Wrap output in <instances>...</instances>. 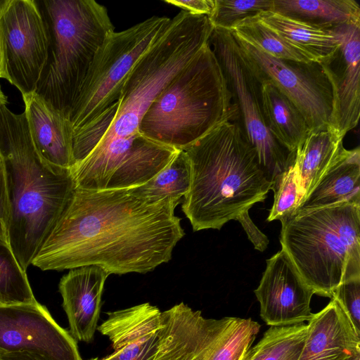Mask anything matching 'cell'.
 Listing matches in <instances>:
<instances>
[{
  "mask_svg": "<svg viewBox=\"0 0 360 360\" xmlns=\"http://www.w3.org/2000/svg\"><path fill=\"white\" fill-rule=\"evenodd\" d=\"M181 202L133 188L75 187L32 264L44 271L97 266L110 274L151 271L171 259L185 235L174 214Z\"/></svg>",
  "mask_w": 360,
  "mask_h": 360,
  "instance_id": "cell-1",
  "label": "cell"
},
{
  "mask_svg": "<svg viewBox=\"0 0 360 360\" xmlns=\"http://www.w3.org/2000/svg\"><path fill=\"white\" fill-rule=\"evenodd\" d=\"M0 155L8 201L7 240L26 271L65 208L75 184L70 169L54 166L37 151L25 112L0 106Z\"/></svg>",
  "mask_w": 360,
  "mask_h": 360,
  "instance_id": "cell-2",
  "label": "cell"
},
{
  "mask_svg": "<svg viewBox=\"0 0 360 360\" xmlns=\"http://www.w3.org/2000/svg\"><path fill=\"white\" fill-rule=\"evenodd\" d=\"M184 151L191 181L181 210L194 231L220 229L263 202L272 188L236 120L217 126Z\"/></svg>",
  "mask_w": 360,
  "mask_h": 360,
  "instance_id": "cell-3",
  "label": "cell"
},
{
  "mask_svg": "<svg viewBox=\"0 0 360 360\" xmlns=\"http://www.w3.org/2000/svg\"><path fill=\"white\" fill-rule=\"evenodd\" d=\"M239 112L209 42L163 89L144 114L139 133L184 150Z\"/></svg>",
  "mask_w": 360,
  "mask_h": 360,
  "instance_id": "cell-4",
  "label": "cell"
},
{
  "mask_svg": "<svg viewBox=\"0 0 360 360\" xmlns=\"http://www.w3.org/2000/svg\"><path fill=\"white\" fill-rule=\"evenodd\" d=\"M34 1L49 40L35 93L69 120L94 57L114 26L107 8L94 0Z\"/></svg>",
  "mask_w": 360,
  "mask_h": 360,
  "instance_id": "cell-5",
  "label": "cell"
},
{
  "mask_svg": "<svg viewBox=\"0 0 360 360\" xmlns=\"http://www.w3.org/2000/svg\"><path fill=\"white\" fill-rule=\"evenodd\" d=\"M281 224V249L315 294L331 298L340 284L360 278V205L302 211Z\"/></svg>",
  "mask_w": 360,
  "mask_h": 360,
  "instance_id": "cell-6",
  "label": "cell"
},
{
  "mask_svg": "<svg viewBox=\"0 0 360 360\" xmlns=\"http://www.w3.org/2000/svg\"><path fill=\"white\" fill-rule=\"evenodd\" d=\"M212 30L207 15L181 11L171 18L130 71L118 101L97 117L101 139L96 146L139 133L140 122L150 105L209 42Z\"/></svg>",
  "mask_w": 360,
  "mask_h": 360,
  "instance_id": "cell-7",
  "label": "cell"
},
{
  "mask_svg": "<svg viewBox=\"0 0 360 360\" xmlns=\"http://www.w3.org/2000/svg\"><path fill=\"white\" fill-rule=\"evenodd\" d=\"M168 17L152 16L114 32L98 50L70 116L73 133L96 119L119 99L124 82L137 61L165 30Z\"/></svg>",
  "mask_w": 360,
  "mask_h": 360,
  "instance_id": "cell-8",
  "label": "cell"
},
{
  "mask_svg": "<svg viewBox=\"0 0 360 360\" xmlns=\"http://www.w3.org/2000/svg\"><path fill=\"white\" fill-rule=\"evenodd\" d=\"M209 44L238 107L244 134L273 185L293 163L296 152L290 153L269 132L263 115L261 82L246 61L233 34L213 27Z\"/></svg>",
  "mask_w": 360,
  "mask_h": 360,
  "instance_id": "cell-9",
  "label": "cell"
},
{
  "mask_svg": "<svg viewBox=\"0 0 360 360\" xmlns=\"http://www.w3.org/2000/svg\"><path fill=\"white\" fill-rule=\"evenodd\" d=\"M178 151L138 133L128 138H115L96 146L70 171L75 187L79 188H130L148 181Z\"/></svg>",
  "mask_w": 360,
  "mask_h": 360,
  "instance_id": "cell-10",
  "label": "cell"
},
{
  "mask_svg": "<svg viewBox=\"0 0 360 360\" xmlns=\"http://www.w3.org/2000/svg\"><path fill=\"white\" fill-rule=\"evenodd\" d=\"M233 36L259 81L271 82L289 98L304 117L310 131L330 126L332 89L320 64L278 59Z\"/></svg>",
  "mask_w": 360,
  "mask_h": 360,
  "instance_id": "cell-11",
  "label": "cell"
},
{
  "mask_svg": "<svg viewBox=\"0 0 360 360\" xmlns=\"http://www.w3.org/2000/svg\"><path fill=\"white\" fill-rule=\"evenodd\" d=\"M0 41L6 79L22 97L36 91L49 40L34 0H8L0 13Z\"/></svg>",
  "mask_w": 360,
  "mask_h": 360,
  "instance_id": "cell-12",
  "label": "cell"
},
{
  "mask_svg": "<svg viewBox=\"0 0 360 360\" xmlns=\"http://www.w3.org/2000/svg\"><path fill=\"white\" fill-rule=\"evenodd\" d=\"M0 350L28 352L49 360H83L77 340L38 302L0 304Z\"/></svg>",
  "mask_w": 360,
  "mask_h": 360,
  "instance_id": "cell-13",
  "label": "cell"
},
{
  "mask_svg": "<svg viewBox=\"0 0 360 360\" xmlns=\"http://www.w3.org/2000/svg\"><path fill=\"white\" fill-rule=\"evenodd\" d=\"M254 292L259 303L260 317L269 326L304 323L314 316L310 304L315 293L283 249L266 259Z\"/></svg>",
  "mask_w": 360,
  "mask_h": 360,
  "instance_id": "cell-14",
  "label": "cell"
},
{
  "mask_svg": "<svg viewBox=\"0 0 360 360\" xmlns=\"http://www.w3.org/2000/svg\"><path fill=\"white\" fill-rule=\"evenodd\" d=\"M330 30L337 37L339 47L321 65L332 89L330 124L345 137L357 126L360 116V21Z\"/></svg>",
  "mask_w": 360,
  "mask_h": 360,
  "instance_id": "cell-15",
  "label": "cell"
},
{
  "mask_svg": "<svg viewBox=\"0 0 360 360\" xmlns=\"http://www.w3.org/2000/svg\"><path fill=\"white\" fill-rule=\"evenodd\" d=\"M97 330L111 342L116 360H153L162 328V311L148 302L106 313Z\"/></svg>",
  "mask_w": 360,
  "mask_h": 360,
  "instance_id": "cell-16",
  "label": "cell"
},
{
  "mask_svg": "<svg viewBox=\"0 0 360 360\" xmlns=\"http://www.w3.org/2000/svg\"><path fill=\"white\" fill-rule=\"evenodd\" d=\"M223 322L206 319L184 302L162 311L160 339L153 360H201Z\"/></svg>",
  "mask_w": 360,
  "mask_h": 360,
  "instance_id": "cell-17",
  "label": "cell"
},
{
  "mask_svg": "<svg viewBox=\"0 0 360 360\" xmlns=\"http://www.w3.org/2000/svg\"><path fill=\"white\" fill-rule=\"evenodd\" d=\"M110 274L97 266L72 269L59 283L63 307L70 333L77 341L90 342L94 337L105 282Z\"/></svg>",
  "mask_w": 360,
  "mask_h": 360,
  "instance_id": "cell-18",
  "label": "cell"
},
{
  "mask_svg": "<svg viewBox=\"0 0 360 360\" xmlns=\"http://www.w3.org/2000/svg\"><path fill=\"white\" fill-rule=\"evenodd\" d=\"M360 354V333L335 298L307 323L297 360H348Z\"/></svg>",
  "mask_w": 360,
  "mask_h": 360,
  "instance_id": "cell-19",
  "label": "cell"
},
{
  "mask_svg": "<svg viewBox=\"0 0 360 360\" xmlns=\"http://www.w3.org/2000/svg\"><path fill=\"white\" fill-rule=\"evenodd\" d=\"M32 143L51 165L71 169L73 129L71 123L35 92L22 97Z\"/></svg>",
  "mask_w": 360,
  "mask_h": 360,
  "instance_id": "cell-20",
  "label": "cell"
},
{
  "mask_svg": "<svg viewBox=\"0 0 360 360\" xmlns=\"http://www.w3.org/2000/svg\"><path fill=\"white\" fill-rule=\"evenodd\" d=\"M341 203L360 205L359 147L352 150H342L298 206L295 214Z\"/></svg>",
  "mask_w": 360,
  "mask_h": 360,
  "instance_id": "cell-21",
  "label": "cell"
},
{
  "mask_svg": "<svg viewBox=\"0 0 360 360\" xmlns=\"http://www.w3.org/2000/svg\"><path fill=\"white\" fill-rule=\"evenodd\" d=\"M256 18L311 62L325 63L338 49L339 41L332 30L320 29L273 11L261 13Z\"/></svg>",
  "mask_w": 360,
  "mask_h": 360,
  "instance_id": "cell-22",
  "label": "cell"
},
{
  "mask_svg": "<svg viewBox=\"0 0 360 360\" xmlns=\"http://www.w3.org/2000/svg\"><path fill=\"white\" fill-rule=\"evenodd\" d=\"M343 139L344 136L335 129L326 126L311 130L297 149L295 161L299 176V205L345 148Z\"/></svg>",
  "mask_w": 360,
  "mask_h": 360,
  "instance_id": "cell-23",
  "label": "cell"
},
{
  "mask_svg": "<svg viewBox=\"0 0 360 360\" xmlns=\"http://www.w3.org/2000/svg\"><path fill=\"white\" fill-rule=\"evenodd\" d=\"M262 110L266 125L276 141L295 153L309 132V125L296 105L271 82L261 81Z\"/></svg>",
  "mask_w": 360,
  "mask_h": 360,
  "instance_id": "cell-24",
  "label": "cell"
},
{
  "mask_svg": "<svg viewBox=\"0 0 360 360\" xmlns=\"http://www.w3.org/2000/svg\"><path fill=\"white\" fill-rule=\"evenodd\" d=\"M273 11L326 30L360 21L354 0H274Z\"/></svg>",
  "mask_w": 360,
  "mask_h": 360,
  "instance_id": "cell-25",
  "label": "cell"
},
{
  "mask_svg": "<svg viewBox=\"0 0 360 360\" xmlns=\"http://www.w3.org/2000/svg\"><path fill=\"white\" fill-rule=\"evenodd\" d=\"M259 330L250 318L224 317L201 360H244Z\"/></svg>",
  "mask_w": 360,
  "mask_h": 360,
  "instance_id": "cell-26",
  "label": "cell"
},
{
  "mask_svg": "<svg viewBox=\"0 0 360 360\" xmlns=\"http://www.w3.org/2000/svg\"><path fill=\"white\" fill-rule=\"evenodd\" d=\"M191 170L184 150H179L171 161L146 184L134 187L138 193L148 197L170 198L181 201L189 191Z\"/></svg>",
  "mask_w": 360,
  "mask_h": 360,
  "instance_id": "cell-27",
  "label": "cell"
},
{
  "mask_svg": "<svg viewBox=\"0 0 360 360\" xmlns=\"http://www.w3.org/2000/svg\"><path fill=\"white\" fill-rule=\"evenodd\" d=\"M307 324L270 326L262 339L248 351L244 360H285L301 349Z\"/></svg>",
  "mask_w": 360,
  "mask_h": 360,
  "instance_id": "cell-28",
  "label": "cell"
},
{
  "mask_svg": "<svg viewBox=\"0 0 360 360\" xmlns=\"http://www.w3.org/2000/svg\"><path fill=\"white\" fill-rule=\"evenodd\" d=\"M37 302L26 271L18 263L8 241L0 238V304Z\"/></svg>",
  "mask_w": 360,
  "mask_h": 360,
  "instance_id": "cell-29",
  "label": "cell"
},
{
  "mask_svg": "<svg viewBox=\"0 0 360 360\" xmlns=\"http://www.w3.org/2000/svg\"><path fill=\"white\" fill-rule=\"evenodd\" d=\"M230 31L236 37L254 45L274 58L313 63L285 42L276 32L262 25L256 16L240 22Z\"/></svg>",
  "mask_w": 360,
  "mask_h": 360,
  "instance_id": "cell-30",
  "label": "cell"
},
{
  "mask_svg": "<svg viewBox=\"0 0 360 360\" xmlns=\"http://www.w3.org/2000/svg\"><path fill=\"white\" fill-rule=\"evenodd\" d=\"M273 8L274 0H214L208 18L214 28L230 31L240 22Z\"/></svg>",
  "mask_w": 360,
  "mask_h": 360,
  "instance_id": "cell-31",
  "label": "cell"
},
{
  "mask_svg": "<svg viewBox=\"0 0 360 360\" xmlns=\"http://www.w3.org/2000/svg\"><path fill=\"white\" fill-rule=\"evenodd\" d=\"M274 203L267 221L287 219L295 214L300 204L299 176L295 158L293 163L273 184Z\"/></svg>",
  "mask_w": 360,
  "mask_h": 360,
  "instance_id": "cell-32",
  "label": "cell"
},
{
  "mask_svg": "<svg viewBox=\"0 0 360 360\" xmlns=\"http://www.w3.org/2000/svg\"><path fill=\"white\" fill-rule=\"evenodd\" d=\"M331 298L338 300L357 332L360 333V278L349 280L340 284Z\"/></svg>",
  "mask_w": 360,
  "mask_h": 360,
  "instance_id": "cell-33",
  "label": "cell"
},
{
  "mask_svg": "<svg viewBox=\"0 0 360 360\" xmlns=\"http://www.w3.org/2000/svg\"><path fill=\"white\" fill-rule=\"evenodd\" d=\"M242 225L248 239L253 244L255 248L264 252L269 244V239L259 228L253 223L249 216L248 212H245L238 216L236 219Z\"/></svg>",
  "mask_w": 360,
  "mask_h": 360,
  "instance_id": "cell-34",
  "label": "cell"
},
{
  "mask_svg": "<svg viewBox=\"0 0 360 360\" xmlns=\"http://www.w3.org/2000/svg\"><path fill=\"white\" fill-rule=\"evenodd\" d=\"M165 2L191 14L207 17L211 15L214 8V0H165Z\"/></svg>",
  "mask_w": 360,
  "mask_h": 360,
  "instance_id": "cell-35",
  "label": "cell"
},
{
  "mask_svg": "<svg viewBox=\"0 0 360 360\" xmlns=\"http://www.w3.org/2000/svg\"><path fill=\"white\" fill-rule=\"evenodd\" d=\"M8 219V201L5 170L4 162L0 155V238L6 240Z\"/></svg>",
  "mask_w": 360,
  "mask_h": 360,
  "instance_id": "cell-36",
  "label": "cell"
},
{
  "mask_svg": "<svg viewBox=\"0 0 360 360\" xmlns=\"http://www.w3.org/2000/svg\"><path fill=\"white\" fill-rule=\"evenodd\" d=\"M0 360H49L28 352H4L0 350Z\"/></svg>",
  "mask_w": 360,
  "mask_h": 360,
  "instance_id": "cell-37",
  "label": "cell"
},
{
  "mask_svg": "<svg viewBox=\"0 0 360 360\" xmlns=\"http://www.w3.org/2000/svg\"><path fill=\"white\" fill-rule=\"evenodd\" d=\"M0 78L6 79V75L4 71V57L1 48V44L0 41Z\"/></svg>",
  "mask_w": 360,
  "mask_h": 360,
  "instance_id": "cell-38",
  "label": "cell"
},
{
  "mask_svg": "<svg viewBox=\"0 0 360 360\" xmlns=\"http://www.w3.org/2000/svg\"><path fill=\"white\" fill-rule=\"evenodd\" d=\"M302 348L297 350L296 352H295L294 353H292V354H290L287 359H285V360H297V358H298V356H299V354L301 351Z\"/></svg>",
  "mask_w": 360,
  "mask_h": 360,
  "instance_id": "cell-39",
  "label": "cell"
},
{
  "mask_svg": "<svg viewBox=\"0 0 360 360\" xmlns=\"http://www.w3.org/2000/svg\"><path fill=\"white\" fill-rule=\"evenodd\" d=\"M6 103H7V98L2 92L1 89V86H0V106L2 104H6Z\"/></svg>",
  "mask_w": 360,
  "mask_h": 360,
  "instance_id": "cell-40",
  "label": "cell"
},
{
  "mask_svg": "<svg viewBox=\"0 0 360 360\" xmlns=\"http://www.w3.org/2000/svg\"><path fill=\"white\" fill-rule=\"evenodd\" d=\"M89 360H116L112 355L111 354L103 357V358H101V359H98V357H95V358H93V359H91Z\"/></svg>",
  "mask_w": 360,
  "mask_h": 360,
  "instance_id": "cell-41",
  "label": "cell"
},
{
  "mask_svg": "<svg viewBox=\"0 0 360 360\" xmlns=\"http://www.w3.org/2000/svg\"><path fill=\"white\" fill-rule=\"evenodd\" d=\"M8 0H0V13Z\"/></svg>",
  "mask_w": 360,
  "mask_h": 360,
  "instance_id": "cell-42",
  "label": "cell"
},
{
  "mask_svg": "<svg viewBox=\"0 0 360 360\" xmlns=\"http://www.w3.org/2000/svg\"><path fill=\"white\" fill-rule=\"evenodd\" d=\"M348 360H360V354L356 355V356H354V357H352V358H351V359H349Z\"/></svg>",
  "mask_w": 360,
  "mask_h": 360,
  "instance_id": "cell-43",
  "label": "cell"
}]
</instances>
